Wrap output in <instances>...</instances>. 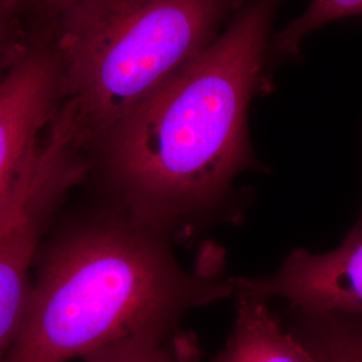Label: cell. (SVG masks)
<instances>
[{
	"label": "cell",
	"instance_id": "2",
	"mask_svg": "<svg viewBox=\"0 0 362 362\" xmlns=\"http://www.w3.org/2000/svg\"><path fill=\"white\" fill-rule=\"evenodd\" d=\"M35 267L3 362H69L128 337L177 330L185 313L239 290V278L184 269L167 231L118 208L54 240Z\"/></svg>",
	"mask_w": 362,
	"mask_h": 362
},
{
	"label": "cell",
	"instance_id": "4",
	"mask_svg": "<svg viewBox=\"0 0 362 362\" xmlns=\"http://www.w3.org/2000/svg\"><path fill=\"white\" fill-rule=\"evenodd\" d=\"M89 170L88 156L65 128L50 124L0 206V362L23 322L33 287L31 270L49 221Z\"/></svg>",
	"mask_w": 362,
	"mask_h": 362
},
{
	"label": "cell",
	"instance_id": "5",
	"mask_svg": "<svg viewBox=\"0 0 362 362\" xmlns=\"http://www.w3.org/2000/svg\"><path fill=\"white\" fill-rule=\"evenodd\" d=\"M238 298L286 299L291 309L336 311L362 318V226L325 254L293 251L281 269L263 278H239ZM236 298V299H238Z\"/></svg>",
	"mask_w": 362,
	"mask_h": 362
},
{
	"label": "cell",
	"instance_id": "7",
	"mask_svg": "<svg viewBox=\"0 0 362 362\" xmlns=\"http://www.w3.org/2000/svg\"><path fill=\"white\" fill-rule=\"evenodd\" d=\"M236 302L233 330L212 362H317L275 318L266 300L238 298Z\"/></svg>",
	"mask_w": 362,
	"mask_h": 362
},
{
	"label": "cell",
	"instance_id": "11",
	"mask_svg": "<svg viewBox=\"0 0 362 362\" xmlns=\"http://www.w3.org/2000/svg\"><path fill=\"white\" fill-rule=\"evenodd\" d=\"M34 35L13 0H0V86L26 52Z\"/></svg>",
	"mask_w": 362,
	"mask_h": 362
},
{
	"label": "cell",
	"instance_id": "13",
	"mask_svg": "<svg viewBox=\"0 0 362 362\" xmlns=\"http://www.w3.org/2000/svg\"><path fill=\"white\" fill-rule=\"evenodd\" d=\"M356 224H361L362 226V211H361V215H360V219L357 220V223Z\"/></svg>",
	"mask_w": 362,
	"mask_h": 362
},
{
	"label": "cell",
	"instance_id": "3",
	"mask_svg": "<svg viewBox=\"0 0 362 362\" xmlns=\"http://www.w3.org/2000/svg\"><path fill=\"white\" fill-rule=\"evenodd\" d=\"M246 0H71L43 35L61 70L58 113L86 155L219 37Z\"/></svg>",
	"mask_w": 362,
	"mask_h": 362
},
{
	"label": "cell",
	"instance_id": "9",
	"mask_svg": "<svg viewBox=\"0 0 362 362\" xmlns=\"http://www.w3.org/2000/svg\"><path fill=\"white\" fill-rule=\"evenodd\" d=\"M83 362H196L197 349L180 330L146 332L109 344Z\"/></svg>",
	"mask_w": 362,
	"mask_h": 362
},
{
	"label": "cell",
	"instance_id": "6",
	"mask_svg": "<svg viewBox=\"0 0 362 362\" xmlns=\"http://www.w3.org/2000/svg\"><path fill=\"white\" fill-rule=\"evenodd\" d=\"M61 98V70L52 40L37 35L0 86V206Z\"/></svg>",
	"mask_w": 362,
	"mask_h": 362
},
{
	"label": "cell",
	"instance_id": "12",
	"mask_svg": "<svg viewBox=\"0 0 362 362\" xmlns=\"http://www.w3.org/2000/svg\"><path fill=\"white\" fill-rule=\"evenodd\" d=\"M71 0H13L33 35L45 34Z\"/></svg>",
	"mask_w": 362,
	"mask_h": 362
},
{
	"label": "cell",
	"instance_id": "1",
	"mask_svg": "<svg viewBox=\"0 0 362 362\" xmlns=\"http://www.w3.org/2000/svg\"><path fill=\"white\" fill-rule=\"evenodd\" d=\"M281 0H251L204 52L93 145L118 209L163 231L219 215L257 168L247 117Z\"/></svg>",
	"mask_w": 362,
	"mask_h": 362
},
{
	"label": "cell",
	"instance_id": "8",
	"mask_svg": "<svg viewBox=\"0 0 362 362\" xmlns=\"http://www.w3.org/2000/svg\"><path fill=\"white\" fill-rule=\"evenodd\" d=\"M291 333L317 362H362V318L336 311L291 309Z\"/></svg>",
	"mask_w": 362,
	"mask_h": 362
},
{
	"label": "cell",
	"instance_id": "10",
	"mask_svg": "<svg viewBox=\"0 0 362 362\" xmlns=\"http://www.w3.org/2000/svg\"><path fill=\"white\" fill-rule=\"evenodd\" d=\"M358 13L362 0H311L306 11L275 37V49L281 54H296L299 43L318 27Z\"/></svg>",
	"mask_w": 362,
	"mask_h": 362
}]
</instances>
